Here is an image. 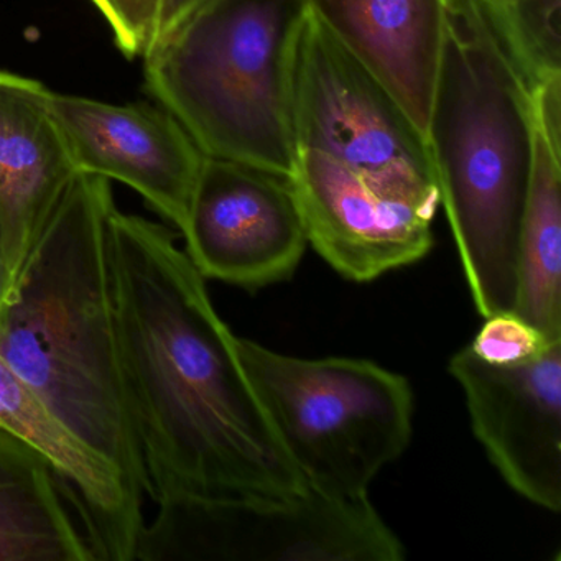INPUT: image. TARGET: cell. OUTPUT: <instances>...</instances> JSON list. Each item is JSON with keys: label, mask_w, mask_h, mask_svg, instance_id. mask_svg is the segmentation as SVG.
<instances>
[{"label": "cell", "mask_w": 561, "mask_h": 561, "mask_svg": "<svg viewBox=\"0 0 561 561\" xmlns=\"http://www.w3.org/2000/svg\"><path fill=\"white\" fill-rule=\"evenodd\" d=\"M91 2H93V5H94V2H96V0H91Z\"/></svg>", "instance_id": "obj_22"}, {"label": "cell", "mask_w": 561, "mask_h": 561, "mask_svg": "<svg viewBox=\"0 0 561 561\" xmlns=\"http://www.w3.org/2000/svg\"><path fill=\"white\" fill-rule=\"evenodd\" d=\"M182 234L203 277L248 290L288 280L308 245L290 180L206 156Z\"/></svg>", "instance_id": "obj_8"}, {"label": "cell", "mask_w": 561, "mask_h": 561, "mask_svg": "<svg viewBox=\"0 0 561 561\" xmlns=\"http://www.w3.org/2000/svg\"><path fill=\"white\" fill-rule=\"evenodd\" d=\"M534 156L518 239L512 308L548 341L561 340V142L531 117Z\"/></svg>", "instance_id": "obj_16"}, {"label": "cell", "mask_w": 561, "mask_h": 561, "mask_svg": "<svg viewBox=\"0 0 561 561\" xmlns=\"http://www.w3.org/2000/svg\"><path fill=\"white\" fill-rule=\"evenodd\" d=\"M206 2H208V0H160L150 47L156 45L157 42L162 41V38H165L167 35L172 34V32L179 28L193 12L198 11ZM149 48H147V50H149Z\"/></svg>", "instance_id": "obj_20"}, {"label": "cell", "mask_w": 561, "mask_h": 561, "mask_svg": "<svg viewBox=\"0 0 561 561\" xmlns=\"http://www.w3.org/2000/svg\"><path fill=\"white\" fill-rule=\"evenodd\" d=\"M472 433L489 461L522 497L561 508V341L527 359L488 363L471 347L449 360Z\"/></svg>", "instance_id": "obj_10"}, {"label": "cell", "mask_w": 561, "mask_h": 561, "mask_svg": "<svg viewBox=\"0 0 561 561\" xmlns=\"http://www.w3.org/2000/svg\"><path fill=\"white\" fill-rule=\"evenodd\" d=\"M311 18L364 65L426 136L448 0H304Z\"/></svg>", "instance_id": "obj_14"}, {"label": "cell", "mask_w": 561, "mask_h": 561, "mask_svg": "<svg viewBox=\"0 0 561 561\" xmlns=\"http://www.w3.org/2000/svg\"><path fill=\"white\" fill-rule=\"evenodd\" d=\"M290 185L308 244L347 280H374L433 248L439 195L379 185L313 150L295 157Z\"/></svg>", "instance_id": "obj_9"}, {"label": "cell", "mask_w": 561, "mask_h": 561, "mask_svg": "<svg viewBox=\"0 0 561 561\" xmlns=\"http://www.w3.org/2000/svg\"><path fill=\"white\" fill-rule=\"evenodd\" d=\"M290 119L295 152L323 153L390 188L439 195L425 137L308 12L291 61Z\"/></svg>", "instance_id": "obj_7"}, {"label": "cell", "mask_w": 561, "mask_h": 561, "mask_svg": "<svg viewBox=\"0 0 561 561\" xmlns=\"http://www.w3.org/2000/svg\"><path fill=\"white\" fill-rule=\"evenodd\" d=\"M0 561H94L54 469L0 426Z\"/></svg>", "instance_id": "obj_15"}, {"label": "cell", "mask_w": 561, "mask_h": 561, "mask_svg": "<svg viewBox=\"0 0 561 561\" xmlns=\"http://www.w3.org/2000/svg\"><path fill=\"white\" fill-rule=\"evenodd\" d=\"M144 524L134 561H400L369 497L308 489L284 499L176 497Z\"/></svg>", "instance_id": "obj_6"}, {"label": "cell", "mask_w": 561, "mask_h": 561, "mask_svg": "<svg viewBox=\"0 0 561 561\" xmlns=\"http://www.w3.org/2000/svg\"><path fill=\"white\" fill-rule=\"evenodd\" d=\"M160 0H96L94 8L101 12L117 48L126 57H144L152 42Z\"/></svg>", "instance_id": "obj_19"}, {"label": "cell", "mask_w": 561, "mask_h": 561, "mask_svg": "<svg viewBox=\"0 0 561 561\" xmlns=\"http://www.w3.org/2000/svg\"><path fill=\"white\" fill-rule=\"evenodd\" d=\"M11 284V272H9L8 262H5L4 251H2V245H0V301H2V298H4L5 294H8Z\"/></svg>", "instance_id": "obj_21"}, {"label": "cell", "mask_w": 561, "mask_h": 561, "mask_svg": "<svg viewBox=\"0 0 561 561\" xmlns=\"http://www.w3.org/2000/svg\"><path fill=\"white\" fill-rule=\"evenodd\" d=\"M425 140L479 314L512 311L534 156L531 101L474 0H448Z\"/></svg>", "instance_id": "obj_3"}, {"label": "cell", "mask_w": 561, "mask_h": 561, "mask_svg": "<svg viewBox=\"0 0 561 561\" xmlns=\"http://www.w3.org/2000/svg\"><path fill=\"white\" fill-rule=\"evenodd\" d=\"M245 373L308 489L363 497L409 448V380L354 357L304 359L238 337Z\"/></svg>", "instance_id": "obj_5"}, {"label": "cell", "mask_w": 561, "mask_h": 561, "mask_svg": "<svg viewBox=\"0 0 561 561\" xmlns=\"http://www.w3.org/2000/svg\"><path fill=\"white\" fill-rule=\"evenodd\" d=\"M528 93L561 80V0H474Z\"/></svg>", "instance_id": "obj_17"}, {"label": "cell", "mask_w": 561, "mask_h": 561, "mask_svg": "<svg viewBox=\"0 0 561 561\" xmlns=\"http://www.w3.org/2000/svg\"><path fill=\"white\" fill-rule=\"evenodd\" d=\"M550 343L554 341H548L514 311H504L485 318L469 347L488 363L511 364L534 356Z\"/></svg>", "instance_id": "obj_18"}, {"label": "cell", "mask_w": 561, "mask_h": 561, "mask_svg": "<svg viewBox=\"0 0 561 561\" xmlns=\"http://www.w3.org/2000/svg\"><path fill=\"white\" fill-rule=\"evenodd\" d=\"M78 173L47 88L0 71V245L12 280Z\"/></svg>", "instance_id": "obj_13"}, {"label": "cell", "mask_w": 561, "mask_h": 561, "mask_svg": "<svg viewBox=\"0 0 561 561\" xmlns=\"http://www.w3.org/2000/svg\"><path fill=\"white\" fill-rule=\"evenodd\" d=\"M110 180L78 173L0 301V357L144 494L107 265Z\"/></svg>", "instance_id": "obj_2"}, {"label": "cell", "mask_w": 561, "mask_h": 561, "mask_svg": "<svg viewBox=\"0 0 561 561\" xmlns=\"http://www.w3.org/2000/svg\"><path fill=\"white\" fill-rule=\"evenodd\" d=\"M48 107L78 172L136 190L183 231L205 153L165 107L119 106L50 90Z\"/></svg>", "instance_id": "obj_11"}, {"label": "cell", "mask_w": 561, "mask_h": 561, "mask_svg": "<svg viewBox=\"0 0 561 561\" xmlns=\"http://www.w3.org/2000/svg\"><path fill=\"white\" fill-rule=\"evenodd\" d=\"M107 265L117 354L144 494L284 499L308 491L206 278L169 229L114 206Z\"/></svg>", "instance_id": "obj_1"}, {"label": "cell", "mask_w": 561, "mask_h": 561, "mask_svg": "<svg viewBox=\"0 0 561 561\" xmlns=\"http://www.w3.org/2000/svg\"><path fill=\"white\" fill-rule=\"evenodd\" d=\"M304 0H208L144 55L146 84L206 157L290 180V78Z\"/></svg>", "instance_id": "obj_4"}, {"label": "cell", "mask_w": 561, "mask_h": 561, "mask_svg": "<svg viewBox=\"0 0 561 561\" xmlns=\"http://www.w3.org/2000/svg\"><path fill=\"white\" fill-rule=\"evenodd\" d=\"M0 426L47 459L94 560L134 561L146 524L142 492L57 416L2 357Z\"/></svg>", "instance_id": "obj_12"}]
</instances>
